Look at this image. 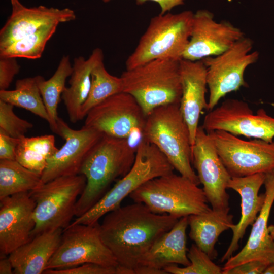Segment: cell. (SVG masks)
Segmentation results:
<instances>
[{
  "mask_svg": "<svg viewBox=\"0 0 274 274\" xmlns=\"http://www.w3.org/2000/svg\"><path fill=\"white\" fill-rule=\"evenodd\" d=\"M103 217L100 234L117 262L116 274H135L155 242L180 219L154 213L135 202L120 206Z\"/></svg>",
  "mask_w": 274,
  "mask_h": 274,
  "instance_id": "obj_1",
  "label": "cell"
},
{
  "mask_svg": "<svg viewBox=\"0 0 274 274\" xmlns=\"http://www.w3.org/2000/svg\"><path fill=\"white\" fill-rule=\"evenodd\" d=\"M136 150L127 139L103 134L90 150L81 168L86 179L76 206L79 217L93 207L110 189L112 183L132 167Z\"/></svg>",
  "mask_w": 274,
  "mask_h": 274,
  "instance_id": "obj_2",
  "label": "cell"
},
{
  "mask_svg": "<svg viewBox=\"0 0 274 274\" xmlns=\"http://www.w3.org/2000/svg\"><path fill=\"white\" fill-rule=\"evenodd\" d=\"M180 60L156 59L122 74L123 91L134 97L146 116L158 107L180 104Z\"/></svg>",
  "mask_w": 274,
  "mask_h": 274,
  "instance_id": "obj_3",
  "label": "cell"
},
{
  "mask_svg": "<svg viewBox=\"0 0 274 274\" xmlns=\"http://www.w3.org/2000/svg\"><path fill=\"white\" fill-rule=\"evenodd\" d=\"M145 141L155 145L180 175L197 185L200 182L192 167V146L189 128L180 104L158 107L146 116Z\"/></svg>",
  "mask_w": 274,
  "mask_h": 274,
  "instance_id": "obj_4",
  "label": "cell"
},
{
  "mask_svg": "<svg viewBox=\"0 0 274 274\" xmlns=\"http://www.w3.org/2000/svg\"><path fill=\"white\" fill-rule=\"evenodd\" d=\"M129 197L154 213L179 218L202 214L211 209L203 189L188 178L174 173L149 180Z\"/></svg>",
  "mask_w": 274,
  "mask_h": 274,
  "instance_id": "obj_5",
  "label": "cell"
},
{
  "mask_svg": "<svg viewBox=\"0 0 274 274\" xmlns=\"http://www.w3.org/2000/svg\"><path fill=\"white\" fill-rule=\"evenodd\" d=\"M193 15L187 10L177 14H159L152 18L126 61V69L156 59H183L191 36Z\"/></svg>",
  "mask_w": 274,
  "mask_h": 274,
  "instance_id": "obj_6",
  "label": "cell"
},
{
  "mask_svg": "<svg viewBox=\"0 0 274 274\" xmlns=\"http://www.w3.org/2000/svg\"><path fill=\"white\" fill-rule=\"evenodd\" d=\"M174 167L153 144L143 140L139 145L134 163L104 196L72 224L93 225L106 214L121 206L122 201L143 184L153 178L173 173Z\"/></svg>",
  "mask_w": 274,
  "mask_h": 274,
  "instance_id": "obj_7",
  "label": "cell"
},
{
  "mask_svg": "<svg viewBox=\"0 0 274 274\" xmlns=\"http://www.w3.org/2000/svg\"><path fill=\"white\" fill-rule=\"evenodd\" d=\"M86 179L82 174L57 177L29 192L36 202L32 238L44 232L68 227Z\"/></svg>",
  "mask_w": 274,
  "mask_h": 274,
  "instance_id": "obj_8",
  "label": "cell"
},
{
  "mask_svg": "<svg viewBox=\"0 0 274 274\" xmlns=\"http://www.w3.org/2000/svg\"><path fill=\"white\" fill-rule=\"evenodd\" d=\"M85 117L84 126L102 134L127 139L134 148L144 140L146 116L134 97L125 92L104 100Z\"/></svg>",
  "mask_w": 274,
  "mask_h": 274,
  "instance_id": "obj_9",
  "label": "cell"
},
{
  "mask_svg": "<svg viewBox=\"0 0 274 274\" xmlns=\"http://www.w3.org/2000/svg\"><path fill=\"white\" fill-rule=\"evenodd\" d=\"M253 45L252 39L244 37L222 53L201 59L207 69L208 111L215 108L228 93L248 87L244 78L245 70L259 58L257 51L250 52Z\"/></svg>",
  "mask_w": 274,
  "mask_h": 274,
  "instance_id": "obj_10",
  "label": "cell"
},
{
  "mask_svg": "<svg viewBox=\"0 0 274 274\" xmlns=\"http://www.w3.org/2000/svg\"><path fill=\"white\" fill-rule=\"evenodd\" d=\"M92 263L117 267V262L103 242L99 223L72 224L63 230L61 241L47 269H60Z\"/></svg>",
  "mask_w": 274,
  "mask_h": 274,
  "instance_id": "obj_11",
  "label": "cell"
},
{
  "mask_svg": "<svg viewBox=\"0 0 274 274\" xmlns=\"http://www.w3.org/2000/svg\"><path fill=\"white\" fill-rule=\"evenodd\" d=\"M231 177H242L274 170V142L242 140L230 132H208Z\"/></svg>",
  "mask_w": 274,
  "mask_h": 274,
  "instance_id": "obj_12",
  "label": "cell"
},
{
  "mask_svg": "<svg viewBox=\"0 0 274 274\" xmlns=\"http://www.w3.org/2000/svg\"><path fill=\"white\" fill-rule=\"evenodd\" d=\"M201 126L207 133L220 130L235 135L273 142L274 118L262 108L254 114L247 102L237 99H226L210 111Z\"/></svg>",
  "mask_w": 274,
  "mask_h": 274,
  "instance_id": "obj_13",
  "label": "cell"
},
{
  "mask_svg": "<svg viewBox=\"0 0 274 274\" xmlns=\"http://www.w3.org/2000/svg\"><path fill=\"white\" fill-rule=\"evenodd\" d=\"M192 163L212 209L229 212V197L226 189L231 177L202 126L197 129L192 146Z\"/></svg>",
  "mask_w": 274,
  "mask_h": 274,
  "instance_id": "obj_14",
  "label": "cell"
},
{
  "mask_svg": "<svg viewBox=\"0 0 274 274\" xmlns=\"http://www.w3.org/2000/svg\"><path fill=\"white\" fill-rule=\"evenodd\" d=\"M244 37L242 30L230 22H217L211 12L199 10L193 15L191 36L183 59L194 61L218 55Z\"/></svg>",
  "mask_w": 274,
  "mask_h": 274,
  "instance_id": "obj_15",
  "label": "cell"
},
{
  "mask_svg": "<svg viewBox=\"0 0 274 274\" xmlns=\"http://www.w3.org/2000/svg\"><path fill=\"white\" fill-rule=\"evenodd\" d=\"M57 123L58 135L65 143L48 159L41 175L43 183L59 177L80 174L86 157L103 135L84 126L80 129H72L60 117Z\"/></svg>",
  "mask_w": 274,
  "mask_h": 274,
  "instance_id": "obj_16",
  "label": "cell"
},
{
  "mask_svg": "<svg viewBox=\"0 0 274 274\" xmlns=\"http://www.w3.org/2000/svg\"><path fill=\"white\" fill-rule=\"evenodd\" d=\"M36 202L29 192L0 199V253L9 255L31 238Z\"/></svg>",
  "mask_w": 274,
  "mask_h": 274,
  "instance_id": "obj_17",
  "label": "cell"
},
{
  "mask_svg": "<svg viewBox=\"0 0 274 274\" xmlns=\"http://www.w3.org/2000/svg\"><path fill=\"white\" fill-rule=\"evenodd\" d=\"M12 13L0 30V49L37 31L41 27L76 19L75 12L67 8L58 9L39 6L28 8L19 0H10Z\"/></svg>",
  "mask_w": 274,
  "mask_h": 274,
  "instance_id": "obj_18",
  "label": "cell"
},
{
  "mask_svg": "<svg viewBox=\"0 0 274 274\" xmlns=\"http://www.w3.org/2000/svg\"><path fill=\"white\" fill-rule=\"evenodd\" d=\"M264 185L265 201L252 225L248 239L237 254L226 260L222 273L251 260H260L268 265L274 263V242L268 230V221L274 202V170L265 174Z\"/></svg>",
  "mask_w": 274,
  "mask_h": 274,
  "instance_id": "obj_19",
  "label": "cell"
},
{
  "mask_svg": "<svg viewBox=\"0 0 274 274\" xmlns=\"http://www.w3.org/2000/svg\"><path fill=\"white\" fill-rule=\"evenodd\" d=\"M182 96L180 109L189 128L191 146L194 143L200 115L208 110L206 99L207 69L201 60H180Z\"/></svg>",
  "mask_w": 274,
  "mask_h": 274,
  "instance_id": "obj_20",
  "label": "cell"
},
{
  "mask_svg": "<svg viewBox=\"0 0 274 274\" xmlns=\"http://www.w3.org/2000/svg\"><path fill=\"white\" fill-rule=\"evenodd\" d=\"M188 217H183L153 244L135 274H166L170 265L188 266L186 230Z\"/></svg>",
  "mask_w": 274,
  "mask_h": 274,
  "instance_id": "obj_21",
  "label": "cell"
},
{
  "mask_svg": "<svg viewBox=\"0 0 274 274\" xmlns=\"http://www.w3.org/2000/svg\"><path fill=\"white\" fill-rule=\"evenodd\" d=\"M265 173H258L242 177H231L228 188L237 192L241 197V217L237 224L230 229L233 235L230 243L222 256L221 262L227 260L238 249L239 243L248 226L252 225L260 212L265 201V194H259L264 184Z\"/></svg>",
  "mask_w": 274,
  "mask_h": 274,
  "instance_id": "obj_22",
  "label": "cell"
},
{
  "mask_svg": "<svg viewBox=\"0 0 274 274\" xmlns=\"http://www.w3.org/2000/svg\"><path fill=\"white\" fill-rule=\"evenodd\" d=\"M61 229L44 232L33 237L9 255L16 274L44 273L57 249L61 238Z\"/></svg>",
  "mask_w": 274,
  "mask_h": 274,
  "instance_id": "obj_23",
  "label": "cell"
},
{
  "mask_svg": "<svg viewBox=\"0 0 274 274\" xmlns=\"http://www.w3.org/2000/svg\"><path fill=\"white\" fill-rule=\"evenodd\" d=\"M101 60H104V53L99 48L94 49L87 59L83 56L74 59L69 86L65 87L61 95L69 119L72 123L82 120L81 107L90 91L91 72L94 67Z\"/></svg>",
  "mask_w": 274,
  "mask_h": 274,
  "instance_id": "obj_24",
  "label": "cell"
},
{
  "mask_svg": "<svg viewBox=\"0 0 274 274\" xmlns=\"http://www.w3.org/2000/svg\"><path fill=\"white\" fill-rule=\"evenodd\" d=\"M229 212L214 210L188 217L189 235L195 244L212 260L217 256L215 245L220 234L234 224Z\"/></svg>",
  "mask_w": 274,
  "mask_h": 274,
  "instance_id": "obj_25",
  "label": "cell"
},
{
  "mask_svg": "<svg viewBox=\"0 0 274 274\" xmlns=\"http://www.w3.org/2000/svg\"><path fill=\"white\" fill-rule=\"evenodd\" d=\"M73 72L70 57L64 55L61 58L56 70L49 79L39 75L38 85L49 117V124L51 129L58 134L57 108L61 99L62 94L65 88L66 79Z\"/></svg>",
  "mask_w": 274,
  "mask_h": 274,
  "instance_id": "obj_26",
  "label": "cell"
},
{
  "mask_svg": "<svg viewBox=\"0 0 274 274\" xmlns=\"http://www.w3.org/2000/svg\"><path fill=\"white\" fill-rule=\"evenodd\" d=\"M53 135L19 139L16 160L28 169L42 175L48 159L58 150Z\"/></svg>",
  "mask_w": 274,
  "mask_h": 274,
  "instance_id": "obj_27",
  "label": "cell"
},
{
  "mask_svg": "<svg viewBox=\"0 0 274 274\" xmlns=\"http://www.w3.org/2000/svg\"><path fill=\"white\" fill-rule=\"evenodd\" d=\"M43 183L41 175L16 160H0V199L29 192Z\"/></svg>",
  "mask_w": 274,
  "mask_h": 274,
  "instance_id": "obj_28",
  "label": "cell"
},
{
  "mask_svg": "<svg viewBox=\"0 0 274 274\" xmlns=\"http://www.w3.org/2000/svg\"><path fill=\"white\" fill-rule=\"evenodd\" d=\"M39 75L18 79L12 90H0V100L27 110L48 123L49 117L38 85Z\"/></svg>",
  "mask_w": 274,
  "mask_h": 274,
  "instance_id": "obj_29",
  "label": "cell"
},
{
  "mask_svg": "<svg viewBox=\"0 0 274 274\" xmlns=\"http://www.w3.org/2000/svg\"><path fill=\"white\" fill-rule=\"evenodd\" d=\"M123 91L121 77L111 75L106 69L104 60L99 62L91 72L90 91L81 110V118L85 117L94 107L108 97Z\"/></svg>",
  "mask_w": 274,
  "mask_h": 274,
  "instance_id": "obj_30",
  "label": "cell"
},
{
  "mask_svg": "<svg viewBox=\"0 0 274 274\" xmlns=\"http://www.w3.org/2000/svg\"><path fill=\"white\" fill-rule=\"evenodd\" d=\"M58 25V24H53L43 26L35 32L12 42L0 49V57L39 59Z\"/></svg>",
  "mask_w": 274,
  "mask_h": 274,
  "instance_id": "obj_31",
  "label": "cell"
},
{
  "mask_svg": "<svg viewBox=\"0 0 274 274\" xmlns=\"http://www.w3.org/2000/svg\"><path fill=\"white\" fill-rule=\"evenodd\" d=\"M190 264L184 267L170 265L164 270L172 274H222V268L213 262V260L195 244H192L187 253Z\"/></svg>",
  "mask_w": 274,
  "mask_h": 274,
  "instance_id": "obj_32",
  "label": "cell"
},
{
  "mask_svg": "<svg viewBox=\"0 0 274 274\" xmlns=\"http://www.w3.org/2000/svg\"><path fill=\"white\" fill-rule=\"evenodd\" d=\"M14 107L0 100V133L21 139L25 136L33 125L17 116L13 111Z\"/></svg>",
  "mask_w": 274,
  "mask_h": 274,
  "instance_id": "obj_33",
  "label": "cell"
},
{
  "mask_svg": "<svg viewBox=\"0 0 274 274\" xmlns=\"http://www.w3.org/2000/svg\"><path fill=\"white\" fill-rule=\"evenodd\" d=\"M46 274H116V267L86 263L75 267L60 269H47Z\"/></svg>",
  "mask_w": 274,
  "mask_h": 274,
  "instance_id": "obj_34",
  "label": "cell"
},
{
  "mask_svg": "<svg viewBox=\"0 0 274 274\" xmlns=\"http://www.w3.org/2000/svg\"><path fill=\"white\" fill-rule=\"evenodd\" d=\"M15 57H0V90H7L20 66Z\"/></svg>",
  "mask_w": 274,
  "mask_h": 274,
  "instance_id": "obj_35",
  "label": "cell"
},
{
  "mask_svg": "<svg viewBox=\"0 0 274 274\" xmlns=\"http://www.w3.org/2000/svg\"><path fill=\"white\" fill-rule=\"evenodd\" d=\"M268 265L260 260H251L233 267L222 274H263Z\"/></svg>",
  "mask_w": 274,
  "mask_h": 274,
  "instance_id": "obj_36",
  "label": "cell"
},
{
  "mask_svg": "<svg viewBox=\"0 0 274 274\" xmlns=\"http://www.w3.org/2000/svg\"><path fill=\"white\" fill-rule=\"evenodd\" d=\"M19 139L0 133V160H16Z\"/></svg>",
  "mask_w": 274,
  "mask_h": 274,
  "instance_id": "obj_37",
  "label": "cell"
},
{
  "mask_svg": "<svg viewBox=\"0 0 274 274\" xmlns=\"http://www.w3.org/2000/svg\"><path fill=\"white\" fill-rule=\"evenodd\" d=\"M136 4L141 5L147 1H153L157 3L161 8V14H165L175 7L183 5L185 0H135Z\"/></svg>",
  "mask_w": 274,
  "mask_h": 274,
  "instance_id": "obj_38",
  "label": "cell"
},
{
  "mask_svg": "<svg viewBox=\"0 0 274 274\" xmlns=\"http://www.w3.org/2000/svg\"><path fill=\"white\" fill-rule=\"evenodd\" d=\"M13 272V267L9 257L1 256L0 274H11Z\"/></svg>",
  "mask_w": 274,
  "mask_h": 274,
  "instance_id": "obj_39",
  "label": "cell"
},
{
  "mask_svg": "<svg viewBox=\"0 0 274 274\" xmlns=\"http://www.w3.org/2000/svg\"><path fill=\"white\" fill-rule=\"evenodd\" d=\"M263 274H274V263L269 264Z\"/></svg>",
  "mask_w": 274,
  "mask_h": 274,
  "instance_id": "obj_40",
  "label": "cell"
},
{
  "mask_svg": "<svg viewBox=\"0 0 274 274\" xmlns=\"http://www.w3.org/2000/svg\"><path fill=\"white\" fill-rule=\"evenodd\" d=\"M269 233L274 242V224L268 226Z\"/></svg>",
  "mask_w": 274,
  "mask_h": 274,
  "instance_id": "obj_41",
  "label": "cell"
},
{
  "mask_svg": "<svg viewBox=\"0 0 274 274\" xmlns=\"http://www.w3.org/2000/svg\"><path fill=\"white\" fill-rule=\"evenodd\" d=\"M105 3H107L110 2L111 0H102Z\"/></svg>",
  "mask_w": 274,
  "mask_h": 274,
  "instance_id": "obj_42",
  "label": "cell"
}]
</instances>
